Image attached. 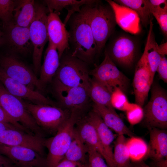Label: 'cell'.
I'll list each match as a JSON object with an SVG mask.
<instances>
[{"mask_svg":"<svg viewBox=\"0 0 167 167\" xmlns=\"http://www.w3.org/2000/svg\"><path fill=\"white\" fill-rule=\"evenodd\" d=\"M87 5L72 14L67 24L69 27V42L71 55L89 65L94 62L97 47L88 20Z\"/></svg>","mask_w":167,"mask_h":167,"instance_id":"obj_1","label":"cell"},{"mask_svg":"<svg viewBox=\"0 0 167 167\" xmlns=\"http://www.w3.org/2000/svg\"><path fill=\"white\" fill-rule=\"evenodd\" d=\"M88 20L97 47V54L101 52L113 35L116 23L114 12L109 5L96 1L87 5Z\"/></svg>","mask_w":167,"mask_h":167,"instance_id":"obj_2","label":"cell"},{"mask_svg":"<svg viewBox=\"0 0 167 167\" xmlns=\"http://www.w3.org/2000/svg\"><path fill=\"white\" fill-rule=\"evenodd\" d=\"M88 64L72 56L66 50L60 59L59 68L53 78L68 87H79L88 90L91 78Z\"/></svg>","mask_w":167,"mask_h":167,"instance_id":"obj_3","label":"cell"},{"mask_svg":"<svg viewBox=\"0 0 167 167\" xmlns=\"http://www.w3.org/2000/svg\"><path fill=\"white\" fill-rule=\"evenodd\" d=\"M28 112L41 129L55 135L70 118L71 112L56 106L36 105L22 100Z\"/></svg>","mask_w":167,"mask_h":167,"instance_id":"obj_4","label":"cell"},{"mask_svg":"<svg viewBox=\"0 0 167 167\" xmlns=\"http://www.w3.org/2000/svg\"><path fill=\"white\" fill-rule=\"evenodd\" d=\"M80 117L71 113L70 118L54 136L46 140L45 145L48 150L46 159L48 167H55L64 158L72 139L75 125Z\"/></svg>","mask_w":167,"mask_h":167,"instance_id":"obj_5","label":"cell"},{"mask_svg":"<svg viewBox=\"0 0 167 167\" xmlns=\"http://www.w3.org/2000/svg\"><path fill=\"white\" fill-rule=\"evenodd\" d=\"M151 96L143 108L141 124L148 129L167 128V95L166 91L158 84L153 83Z\"/></svg>","mask_w":167,"mask_h":167,"instance_id":"obj_6","label":"cell"},{"mask_svg":"<svg viewBox=\"0 0 167 167\" xmlns=\"http://www.w3.org/2000/svg\"><path fill=\"white\" fill-rule=\"evenodd\" d=\"M51 84L58 106L84 117L91 101L88 90L82 87L65 86L54 79Z\"/></svg>","mask_w":167,"mask_h":167,"instance_id":"obj_7","label":"cell"},{"mask_svg":"<svg viewBox=\"0 0 167 167\" xmlns=\"http://www.w3.org/2000/svg\"><path fill=\"white\" fill-rule=\"evenodd\" d=\"M36 11L34 18L29 28L30 39L33 46L34 71L37 76L39 75L43 52L48 41L47 24L49 11L45 6L36 3Z\"/></svg>","mask_w":167,"mask_h":167,"instance_id":"obj_8","label":"cell"},{"mask_svg":"<svg viewBox=\"0 0 167 167\" xmlns=\"http://www.w3.org/2000/svg\"><path fill=\"white\" fill-rule=\"evenodd\" d=\"M0 105L9 115L32 134L44 138V131L26 109L22 99L9 93L0 82Z\"/></svg>","mask_w":167,"mask_h":167,"instance_id":"obj_9","label":"cell"},{"mask_svg":"<svg viewBox=\"0 0 167 167\" xmlns=\"http://www.w3.org/2000/svg\"><path fill=\"white\" fill-rule=\"evenodd\" d=\"M89 74L105 86L111 94L117 88L124 93L127 89L129 79L119 70L105 52L103 61L95 68L90 70Z\"/></svg>","mask_w":167,"mask_h":167,"instance_id":"obj_10","label":"cell"},{"mask_svg":"<svg viewBox=\"0 0 167 167\" xmlns=\"http://www.w3.org/2000/svg\"><path fill=\"white\" fill-rule=\"evenodd\" d=\"M0 68L9 77L34 90L41 92L45 89L41 84L34 72L14 55L2 57L0 60Z\"/></svg>","mask_w":167,"mask_h":167,"instance_id":"obj_11","label":"cell"},{"mask_svg":"<svg viewBox=\"0 0 167 167\" xmlns=\"http://www.w3.org/2000/svg\"><path fill=\"white\" fill-rule=\"evenodd\" d=\"M137 47L133 37L122 34L110 39L105 52L114 63L129 67L134 63Z\"/></svg>","mask_w":167,"mask_h":167,"instance_id":"obj_12","label":"cell"},{"mask_svg":"<svg viewBox=\"0 0 167 167\" xmlns=\"http://www.w3.org/2000/svg\"><path fill=\"white\" fill-rule=\"evenodd\" d=\"M0 154L9 159L17 167H48L43 156L29 148L0 144Z\"/></svg>","mask_w":167,"mask_h":167,"instance_id":"obj_13","label":"cell"},{"mask_svg":"<svg viewBox=\"0 0 167 167\" xmlns=\"http://www.w3.org/2000/svg\"><path fill=\"white\" fill-rule=\"evenodd\" d=\"M0 82L6 89L12 95L36 105H48L58 106L55 103L38 91L31 89L26 85L8 77L0 68Z\"/></svg>","mask_w":167,"mask_h":167,"instance_id":"obj_14","label":"cell"},{"mask_svg":"<svg viewBox=\"0 0 167 167\" xmlns=\"http://www.w3.org/2000/svg\"><path fill=\"white\" fill-rule=\"evenodd\" d=\"M4 42H6L14 53L26 55L31 52L33 46L29 28L15 24L13 21L3 25Z\"/></svg>","mask_w":167,"mask_h":167,"instance_id":"obj_15","label":"cell"},{"mask_svg":"<svg viewBox=\"0 0 167 167\" xmlns=\"http://www.w3.org/2000/svg\"><path fill=\"white\" fill-rule=\"evenodd\" d=\"M133 84L135 104L142 107L148 98L152 85L145 47L136 65Z\"/></svg>","mask_w":167,"mask_h":167,"instance_id":"obj_16","label":"cell"},{"mask_svg":"<svg viewBox=\"0 0 167 167\" xmlns=\"http://www.w3.org/2000/svg\"><path fill=\"white\" fill-rule=\"evenodd\" d=\"M45 141L44 138L18 130L8 129L0 132V144L29 148L43 156Z\"/></svg>","mask_w":167,"mask_h":167,"instance_id":"obj_17","label":"cell"},{"mask_svg":"<svg viewBox=\"0 0 167 167\" xmlns=\"http://www.w3.org/2000/svg\"><path fill=\"white\" fill-rule=\"evenodd\" d=\"M47 31L49 42L56 47L60 59L64 51L70 49L69 33L58 14L53 12H49Z\"/></svg>","mask_w":167,"mask_h":167,"instance_id":"obj_18","label":"cell"},{"mask_svg":"<svg viewBox=\"0 0 167 167\" xmlns=\"http://www.w3.org/2000/svg\"><path fill=\"white\" fill-rule=\"evenodd\" d=\"M106 2L114 12L116 24L124 31L134 34L140 31V20L137 14L131 8L119 4L114 1Z\"/></svg>","mask_w":167,"mask_h":167,"instance_id":"obj_19","label":"cell"},{"mask_svg":"<svg viewBox=\"0 0 167 167\" xmlns=\"http://www.w3.org/2000/svg\"><path fill=\"white\" fill-rule=\"evenodd\" d=\"M148 129L150 140L145 157L150 158L152 163L167 160V131L155 128Z\"/></svg>","mask_w":167,"mask_h":167,"instance_id":"obj_20","label":"cell"},{"mask_svg":"<svg viewBox=\"0 0 167 167\" xmlns=\"http://www.w3.org/2000/svg\"><path fill=\"white\" fill-rule=\"evenodd\" d=\"M77 123L78 125L76 130L86 145L92 148L99 153L109 167V162L108 158L93 125L86 116L79 119Z\"/></svg>","mask_w":167,"mask_h":167,"instance_id":"obj_21","label":"cell"},{"mask_svg":"<svg viewBox=\"0 0 167 167\" xmlns=\"http://www.w3.org/2000/svg\"><path fill=\"white\" fill-rule=\"evenodd\" d=\"M86 116L94 126L103 146L109 161V167H115L111 147L115 138L114 135L101 117L92 110Z\"/></svg>","mask_w":167,"mask_h":167,"instance_id":"obj_22","label":"cell"},{"mask_svg":"<svg viewBox=\"0 0 167 167\" xmlns=\"http://www.w3.org/2000/svg\"><path fill=\"white\" fill-rule=\"evenodd\" d=\"M60 64V59L56 47L49 42L45 52L44 61L41 65L39 81L45 89L46 86L51 84Z\"/></svg>","mask_w":167,"mask_h":167,"instance_id":"obj_23","label":"cell"},{"mask_svg":"<svg viewBox=\"0 0 167 167\" xmlns=\"http://www.w3.org/2000/svg\"><path fill=\"white\" fill-rule=\"evenodd\" d=\"M92 110L101 118L106 125L118 135H127L131 137L134 134L126 125L115 110L93 103Z\"/></svg>","mask_w":167,"mask_h":167,"instance_id":"obj_24","label":"cell"},{"mask_svg":"<svg viewBox=\"0 0 167 167\" xmlns=\"http://www.w3.org/2000/svg\"><path fill=\"white\" fill-rule=\"evenodd\" d=\"M36 12L34 0L15 1L13 22L19 26L28 27L34 18Z\"/></svg>","mask_w":167,"mask_h":167,"instance_id":"obj_25","label":"cell"},{"mask_svg":"<svg viewBox=\"0 0 167 167\" xmlns=\"http://www.w3.org/2000/svg\"><path fill=\"white\" fill-rule=\"evenodd\" d=\"M96 1L95 0H46L44 2L49 12H53L58 14L59 12L63 9H66L67 11V14L63 22L66 25L71 16L75 13L79 12L82 6L93 3Z\"/></svg>","mask_w":167,"mask_h":167,"instance_id":"obj_26","label":"cell"},{"mask_svg":"<svg viewBox=\"0 0 167 167\" xmlns=\"http://www.w3.org/2000/svg\"><path fill=\"white\" fill-rule=\"evenodd\" d=\"M149 32L145 47L146 49L147 59L150 73V82L152 84L155 74L161 62V56L157 49V43L156 41L153 34V24L149 25Z\"/></svg>","mask_w":167,"mask_h":167,"instance_id":"obj_27","label":"cell"},{"mask_svg":"<svg viewBox=\"0 0 167 167\" xmlns=\"http://www.w3.org/2000/svg\"><path fill=\"white\" fill-rule=\"evenodd\" d=\"M90 99L93 103L115 110L111 103V93L102 84L95 78H91L88 89Z\"/></svg>","mask_w":167,"mask_h":167,"instance_id":"obj_28","label":"cell"},{"mask_svg":"<svg viewBox=\"0 0 167 167\" xmlns=\"http://www.w3.org/2000/svg\"><path fill=\"white\" fill-rule=\"evenodd\" d=\"M87 146L75 128L74 136L64 158L86 164Z\"/></svg>","mask_w":167,"mask_h":167,"instance_id":"obj_29","label":"cell"},{"mask_svg":"<svg viewBox=\"0 0 167 167\" xmlns=\"http://www.w3.org/2000/svg\"><path fill=\"white\" fill-rule=\"evenodd\" d=\"M117 3L134 11L138 15L142 24L145 28L149 25L151 13L148 0H117Z\"/></svg>","mask_w":167,"mask_h":167,"instance_id":"obj_30","label":"cell"},{"mask_svg":"<svg viewBox=\"0 0 167 167\" xmlns=\"http://www.w3.org/2000/svg\"><path fill=\"white\" fill-rule=\"evenodd\" d=\"M128 139L124 135H118L114 142L113 157L115 167H129L130 165Z\"/></svg>","mask_w":167,"mask_h":167,"instance_id":"obj_31","label":"cell"},{"mask_svg":"<svg viewBox=\"0 0 167 167\" xmlns=\"http://www.w3.org/2000/svg\"><path fill=\"white\" fill-rule=\"evenodd\" d=\"M127 141L130 157L132 161H142L145 157L148 151V146L142 139L132 137Z\"/></svg>","mask_w":167,"mask_h":167,"instance_id":"obj_32","label":"cell"},{"mask_svg":"<svg viewBox=\"0 0 167 167\" xmlns=\"http://www.w3.org/2000/svg\"><path fill=\"white\" fill-rule=\"evenodd\" d=\"M15 1L0 0V19L4 24L13 21Z\"/></svg>","mask_w":167,"mask_h":167,"instance_id":"obj_33","label":"cell"},{"mask_svg":"<svg viewBox=\"0 0 167 167\" xmlns=\"http://www.w3.org/2000/svg\"><path fill=\"white\" fill-rule=\"evenodd\" d=\"M111 103L114 109L123 111H126L130 104L125 93L119 88L112 92Z\"/></svg>","mask_w":167,"mask_h":167,"instance_id":"obj_34","label":"cell"},{"mask_svg":"<svg viewBox=\"0 0 167 167\" xmlns=\"http://www.w3.org/2000/svg\"><path fill=\"white\" fill-rule=\"evenodd\" d=\"M86 146L88 157V164L89 167H108L105 159L99 153L92 148Z\"/></svg>","mask_w":167,"mask_h":167,"instance_id":"obj_35","label":"cell"},{"mask_svg":"<svg viewBox=\"0 0 167 167\" xmlns=\"http://www.w3.org/2000/svg\"><path fill=\"white\" fill-rule=\"evenodd\" d=\"M126 111L129 122L135 124L140 122L143 118V111L142 107L136 104L130 103Z\"/></svg>","mask_w":167,"mask_h":167,"instance_id":"obj_36","label":"cell"},{"mask_svg":"<svg viewBox=\"0 0 167 167\" xmlns=\"http://www.w3.org/2000/svg\"><path fill=\"white\" fill-rule=\"evenodd\" d=\"M0 122L11 124L22 131L32 134L31 132L9 115L0 105Z\"/></svg>","mask_w":167,"mask_h":167,"instance_id":"obj_37","label":"cell"},{"mask_svg":"<svg viewBox=\"0 0 167 167\" xmlns=\"http://www.w3.org/2000/svg\"><path fill=\"white\" fill-rule=\"evenodd\" d=\"M165 36L167 35V11L152 13Z\"/></svg>","mask_w":167,"mask_h":167,"instance_id":"obj_38","label":"cell"},{"mask_svg":"<svg viewBox=\"0 0 167 167\" xmlns=\"http://www.w3.org/2000/svg\"><path fill=\"white\" fill-rule=\"evenodd\" d=\"M151 14L154 12L167 11L166 0H148Z\"/></svg>","mask_w":167,"mask_h":167,"instance_id":"obj_39","label":"cell"},{"mask_svg":"<svg viewBox=\"0 0 167 167\" xmlns=\"http://www.w3.org/2000/svg\"><path fill=\"white\" fill-rule=\"evenodd\" d=\"M156 71L160 79L164 82L167 83V60L165 56H161V62Z\"/></svg>","mask_w":167,"mask_h":167,"instance_id":"obj_40","label":"cell"},{"mask_svg":"<svg viewBox=\"0 0 167 167\" xmlns=\"http://www.w3.org/2000/svg\"><path fill=\"white\" fill-rule=\"evenodd\" d=\"M86 164H84L63 158L55 167H84Z\"/></svg>","mask_w":167,"mask_h":167,"instance_id":"obj_41","label":"cell"},{"mask_svg":"<svg viewBox=\"0 0 167 167\" xmlns=\"http://www.w3.org/2000/svg\"><path fill=\"white\" fill-rule=\"evenodd\" d=\"M157 51L159 54L161 56H165L167 54V43H163L157 46Z\"/></svg>","mask_w":167,"mask_h":167,"instance_id":"obj_42","label":"cell"},{"mask_svg":"<svg viewBox=\"0 0 167 167\" xmlns=\"http://www.w3.org/2000/svg\"><path fill=\"white\" fill-rule=\"evenodd\" d=\"M8 129L19 130L11 124L0 122V132Z\"/></svg>","mask_w":167,"mask_h":167,"instance_id":"obj_43","label":"cell"},{"mask_svg":"<svg viewBox=\"0 0 167 167\" xmlns=\"http://www.w3.org/2000/svg\"><path fill=\"white\" fill-rule=\"evenodd\" d=\"M129 167H152L149 166L143 161H134L131 162L130 165Z\"/></svg>","mask_w":167,"mask_h":167,"instance_id":"obj_44","label":"cell"},{"mask_svg":"<svg viewBox=\"0 0 167 167\" xmlns=\"http://www.w3.org/2000/svg\"><path fill=\"white\" fill-rule=\"evenodd\" d=\"M11 164L13 163L9 159L0 154V164Z\"/></svg>","mask_w":167,"mask_h":167,"instance_id":"obj_45","label":"cell"},{"mask_svg":"<svg viewBox=\"0 0 167 167\" xmlns=\"http://www.w3.org/2000/svg\"><path fill=\"white\" fill-rule=\"evenodd\" d=\"M4 43V34L0 29V47Z\"/></svg>","mask_w":167,"mask_h":167,"instance_id":"obj_46","label":"cell"},{"mask_svg":"<svg viewBox=\"0 0 167 167\" xmlns=\"http://www.w3.org/2000/svg\"><path fill=\"white\" fill-rule=\"evenodd\" d=\"M0 167H16L13 164H0Z\"/></svg>","mask_w":167,"mask_h":167,"instance_id":"obj_47","label":"cell"},{"mask_svg":"<svg viewBox=\"0 0 167 167\" xmlns=\"http://www.w3.org/2000/svg\"><path fill=\"white\" fill-rule=\"evenodd\" d=\"M84 167H89V166L88 164H87L85 165V166Z\"/></svg>","mask_w":167,"mask_h":167,"instance_id":"obj_48","label":"cell"},{"mask_svg":"<svg viewBox=\"0 0 167 167\" xmlns=\"http://www.w3.org/2000/svg\"><path fill=\"white\" fill-rule=\"evenodd\" d=\"M33 167L32 166H28V167Z\"/></svg>","mask_w":167,"mask_h":167,"instance_id":"obj_49","label":"cell"}]
</instances>
